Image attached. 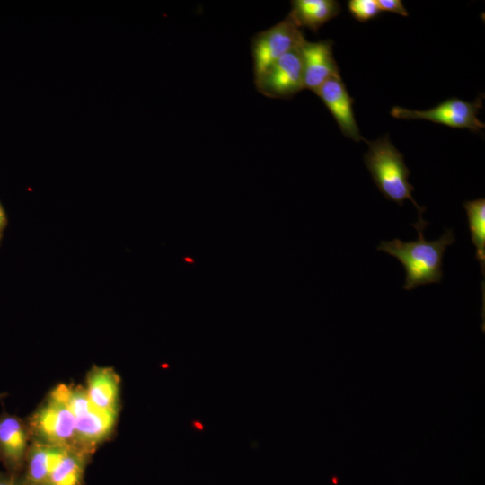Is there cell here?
<instances>
[{
  "instance_id": "cell-1",
  "label": "cell",
  "mask_w": 485,
  "mask_h": 485,
  "mask_svg": "<svg viewBox=\"0 0 485 485\" xmlns=\"http://www.w3.org/2000/svg\"><path fill=\"white\" fill-rule=\"evenodd\" d=\"M428 225L423 219L411 224L419 233L416 241L401 242L395 238L390 242L382 241L377 247L378 251L398 259L404 267L406 277L403 288L406 290L440 283L444 275L442 265L445 251L455 241L453 231L448 229L439 239L427 241L423 231Z\"/></svg>"
},
{
  "instance_id": "cell-2",
  "label": "cell",
  "mask_w": 485,
  "mask_h": 485,
  "mask_svg": "<svg viewBox=\"0 0 485 485\" xmlns=\"http://www.w3.org/2000/svg\"><path fill=\"white\" fill-rule=\"evenodd\" d=\"M369 149L364 162L375 184L388 200L403 206L409 199L418 210L419 220L426 207H419L412 197L414 187L409 182L410 170L404 163L403 154L391 142L389 136L375 141H366Z\"/></svg>"
},
{
  "instance_id": "cell-3",
  "label": "cell",
  "mask_w": 485,
  "mask_h": 485,
  "mask_svg": "<svg viewBox=\"0 0 485 485\" xmlns=\"http://www.w3.org/2000/svg\"><path fill=\"white\" fill-rule=\"evenodd\" d=\"M481 104V97L472 102L452 97L436 107L425 110L393 106L391 110V115L396 119H424L477 133L485 128L484 123L478 118V112L482 107Z\"/></svg>"
},
{
  "instance_id": "cell-4",
  "label": "cell",
  "mask_w": 485,
  "mask_h": 485,
  "mask_svg": "<svg viewBox=\"0 0 485 485\" xmlns=\"http://www.w3.org/2000/svg\"><path fill=\"white\" fill-rule=\"evenodd\" d=\"M287 15L274 26L256 33L251 42L254 78L305 40L302 31Z\"/></svg>"
},
{
  "instance_id": "cell-5",
  "label": "cell",
  "mask_w": 485,
  "mask_h": 485,
  "mask_svg": "<svg viewBox=\"0 0 485 485\" xmlns=\"http://www.w3.org/2000/svg\"><path fill=\"white\" fill-rule=\"evenodd\" d=\"M75 419L61 401L48 396L31 416V430L39 443L77 449L75 443Z\"/></svg>"
},
{
  "instance_id": "cell-6",
  "label": "cell",
  "mask_w": 485,
  "mask_h": 485,
  "mask_svg": "<svg viewBox=\"0 0 485 485\" xmlns=\"http://www.w3.org/2000/svg\"><path fill=\"white\" fill-rule=\"evenodd\" d=\"M254 83L257 91L269 98H290L304 90L300 46L270 65Z\"/></svg>"
},
{
  "instance_id": "cell-7",
  "label": "cell",
  "mask_w": 485,
  "mask_h": 485,
  "mask_svg": "<svg viewBox=\"0 0 485 485\" xmlns=\"http://www.w3.org/2000/svg\"><path fill=\"white\" fill-rule=\"evenodd\" d=\"M303 60L304 86L314 93L329 79L340 75L332 52V41H307L300 45Z\"/></svg>"
},
{
  "instance_id": "cell-8",
  "label": "cell",
  "mask_w": 485,
  "mask_h": 485,
  "mask_svg": "<svg viewBox=\"0 0 485 485\" xmlns=\"http://www.w3.org/2000/svg\"><path fill=\"white\" fill-rule=\"evenodd\" d=\"M316 94L328 108L344 136L356 142L366 141L361 137L354 116V100L340 76L326 81Z\"/></svg>"
},
{
  "instance_id": "cell-9",
  "label": "cell",
  "mask_w": 485,
  "mask_h": 485,
  "mask_svg": "<svg viewBox=\"0 0 485 485\" xmlns=\"http://www.w3.org/2000/svg\"><path fill=\"white\" fill-rule=\"evenodd\" d=\"M27 431L16 417L0 419V455L7 472L21 474L27 456Z\"/></svg>"
},
{
  "instance_id": "cell-10",
  "label": "cell",
  "mask_w": 485,
  "mask_h": 485,
  "mask_svg": "<svg viewBox=\"0 0 485 485\" xmlns=\"http://www.w3.org/2000/svg\"><path fill=\"white\" fill-rule=\"evenodd\" d=\"M118 416L117 410L97 408L75 418V443L77 449L90 454L93 447L104 440L111 432Z\"/></svg>"
},
{
  "instance_id": "cell-11",
  "label": "cell",
  "mask_w": 485,
  "mask_h": 485,
  "mask_svg": "<svg viewBox=\"0 0 485 485\" xmlns=\"http://www.w3.org/2000/svg\"><path fill=\"white\" fill-rule=\"evenodd\" d=\"M68 448L35 443L27 453L22 485H46L55 466Z\"/></svg>"
},
{
  "instance_id": "cell-12",
  "label": "cell",
  "mask_w": 485,
  "mask_h": 485,
  "mask_svg": "<svg viewBox=\"0 0 485 485\" xmlns=\"http://www.w3.org/2000/svg\"><path fill=\"white\" fill-rule=\"evenodd\" d=\"M85 391L95 408L118 411L119 377L112 368L93 367L87 376Z\"/></svg>"
},
{
  "instance_id": "cell-13",
  "label": "cell",
  "mask_w": 485,
  "mask_h": 485,
  "mask_svg": "<svg viewBox=\"0 0 485 485\" xmlns=\"http://www.w3.org/2000/svg\"><path fill=\"white\" fill-rule=\"evenodd\" d=\"M291 7L288 16L294 22L314 32L341 10L340 3L334 0H294Z\"/></svg>"
},
{
  "instance_id": "cell-14",
  "label": "cell",
  "mask_w": 485,
  "mask_h": 485,
  "mask_svg": "<svg viewBox=\"0 0 485 485\" xmlns=\"http://www.w3.org/2000/svg\"><path fill=\"white\" fill-rule=\"evenodd\" d=\"M89 454L67 449L55 466L46 485H82Z\"/></svg>"
},
{
  "instance_id": "cell-15",
  "label": "cell",
  "mask_w": 485,
  "mask_h": 485,
  "mask_svg": "<svg viewBox=\"0 0 485 485\" xmlns=\"http://www.w3.org/2000/svg\"><path fill=\"white\" fill-rule=\"evenodd\" d=\"M468 218L472 244L476 248L475 259L481 265V272L485 275V199L482 198L465 201L463 204Z\"/></svg>"
},
{
  "instance_id": "cell-16",
  "label": "cell",
  "mask_w": 485,
  "mask_h": 485,
  "mask_svg": "<svg viewBox=\"0 0 485 485\" xmlns=\"http://www.w3.org/2000/svg\"><path fill=\"white\" fill-rule=\"evenodd\" d=\"M49 396L64 403L75 419L91 411L95 407L90 401L85 388L60 384L56 386Z\"/></svg>"
},
{
  "instance_id": "cell-17",
  "label": "cell",
  "mask_w": 485,
  "mask_h": 485,
  "mask_svg": "<svg viewBox=\"0 0 485 485\" xmlns=\"http://www.w3.org/2000/svg\"><path fill=\"white\" fill-rule=\"evenodd\" d=\"M348 8L351 15L362 22L375 18L381 13L376 0H349Z\"/></svg>"
},
{
  "instance_id": "cell-18",
  "label": "cell",
  "mask_w": 485,
  "mask_h": 485,
  "mask_svg": "<svg viewBox=\"0 0 485 485\" xmlns=\"http://www.w3.org/2000/svg\"><path fill=\"white\" fill-rule=\"evenodd\" d=\"M381 12L394 13L402 16H408V11L401 0H376Z\"/></svg>"
},
{
  "instance_id": "cell-19",
  "label": "cell",
  "mask_w": 485,
  "mask_h": 485,
  "mask_svg": "<svg viewBox=\"0 0 485 485\" xmlns=\"http://www.w3.org/2000/svg\"><path fill=\"white\" fill-rule=\"evenodd\" d=\"M0 485H22L21 474L0 472Z\"/></svg>"
},
{
  "instance_id": "cell-20",
  "label": "cell",
  "mask_w": 485,
  "mask_h": 485,
  "mask_svg": "<svg viewBox=\"0 0 485 485\" xmlns=\"http://www.w3.org/2000/svg\"><path fill=\"white\" fill-rule=\"evenodd\" d=\"M4 223H5V215L0 204V228L4 225Z\"/></svg>"
},
{
  "instance_id": "cell-21",
  "label": "cell",
  "mask_w": 485,
  "mask_h": 485,
  "mask_svg": "<svg viewBox=\"0 0 485 485\" xmlns=\"http://www.w3.org/2000/svg\"><path fill=\"white\" fill-rule=\"evenodd\" d=\"M1 396V395H0Z\"/></svg>"
}]
</instances>
